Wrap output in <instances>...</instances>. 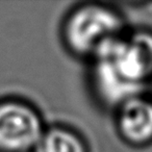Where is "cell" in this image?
<instances>
[{"label":"cell","instance_id":"cell-1","mask_svg":"<svg viewBox=\"0 0 152 152\" xmlns=\"http://www.w3.org/2000/svg\"><path fill=\"white\" fill-rule=\"evenodd\" d=\"M92 83L104 104L118 107L143 94L152 77V34H121L105 42L91 57Z\"/></svg>","mask_w":152,"mask_h":152},{"label":"cell","instance_id":"cell-4","mask_svg":"<svg viewBox=\"0 0 152 152\" xmlns=\"http://www.w3.org/2000/svg\"><path fill=\"white\" fill-rule=\"evenodd\" d=\"M117 128L131 145L152 142V100L142 94L120 104L117 107Z\"/></svg>","mask_w":152,"mask_h":152},{"label":"cell","instance_id":"cell-2","mask_svg":"<svg viewBox=\"0 0 152 152\" xmlns=\"http://www.w3.org/2000/svg\"><path fill=\"white\" fill-rule=\"evenodd\" d=\"M122 34V17L112 7L96 3L74 10L63 28L68 49L77 56L90 58L104 43Z\"/></svg>","mask_w":152,"mask_h":152},{"label":"cell","instance_id":"cell-5","mask_svg":"<svg viewBox=\"0 0 152 152\" xmlns=\"http://www.w3.org/2000/svg\"><path fill=\"white\" fill-rule=\"evenodd\" d=\"M34 152H88L86 144L78 134L61 127L44 131Z\"/></svg>","mask_w":152,"mask_h":152},{"label":"cell","instance_id":"cell-3","mask_svg":"<svg viewBox=\"0 0 152 152\" xmlns=\"http://www.w3.org/2000/svg\"><path fill=\"white\" fill-rule=\"evenodd\" d=\"M44 131L34 107L17 100L0 101V152L34 151Z\"/></svg>","mask_w":152,"mask_h":152}]
</instances>
